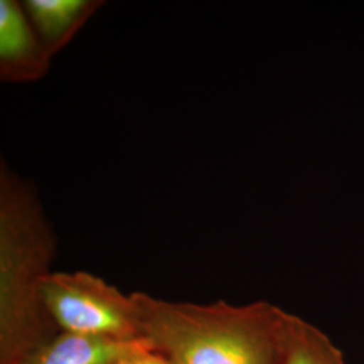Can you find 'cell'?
Returning <instances> with one entry per match:
<instances>
[{
	"mask_svg": "<svg viewBox=\"0 0 364 364\" xmlns=\"http://www.w3.org/2000/svg\"><path fill=\"white\" fill-rule=\"evenodd\" d=\"M144 343H122L60 331L16 364H109Z\"/></svg>",
	"mask_w": 364,
	"mask_h": 364,
	"instance_id": "obj_6",
	"label": "cell"
},
{
	"mask_svg": "<svg viewBox=\"0 0 364 364\" xmlns=\"http://www.w3.org/2000/svg\"><path fill=\"white\" fill-rule=\"evenodd\" d=\"M109 364H171V362L161 352L153 350L149 343H144L142 346L119 356Z\"/></svg>",
	"mask_w": 364,
	"mask_h": 364,
	"instance_id": "obj_8",
	"label": "cell"
},
{
	"mask_svg": "<svg viewBox=\"0 0 364 364\" xmlns=\"http://www.w3.org/2000/svg\"><path fill=\"white\" fill-rule=\"evenodd\" d=\"M52 58L31 25L23 3L0 0L1 82H37L50 72Z\"/></svg>",
	"mask_w": 364,
	"mask_h": 364,
	"instance_id": "obj_4",
	"label": "cell"
},
{
	"mask_svg": "<svg viewBox=\"0 0 364 364\" xmlns=\"http://www.w3.org/2000/svg\"><path fill=\"white\" fill-rule=\"evenodd\" d=\"M58 331L122 343L146 341L131 294L88 272H53L42 287Z\"/></svg>",
	"mask_w": 364,
	"mask_h": 364,
	"instance_id": "obj_3",
	"label": "cell"
},
{
	"mask_svg": "<svg viewBox=\"0 0 364 364\" xmlns=\"http://www.w3.org/2000/svg\"><path fill=\"white\" fill-rule=\"evenodd\" d=\"M144 340L171 364H281L287 312L266 301L177 302L132 293Z\"/></svg>",
	"mask_w": 364,
	"mask_h": 364,
	"instance_id": "obj_2",
	"label": "cell"
},
{
	"mask_svg": "<svg viewBox=\"0 0 364 364\" xmlns=\"http://www.w3.org/2000/svg\"><path fill=\"white\" fill-rule=\"evenodd\" d=\"M281 364H348L338 346L312 323L287 312Z\"/></svg>",
	"mask_w": 364,
	"mask_h": 364,
	"instance_id": "obj_7",
	"label": "cell"
},
{
	"mask_svg": "<svg viewBox=\"0 0 364 364\" xmlns=\"http://www.w3.org/2000/svg\"><path fill=\"white\" fill-rule=\"evenodd\" d=\"M27 16L49 54L54 57L97 13L102 0H25Z\"/></svg>",
	"mask_w": 364,
	"mask_h": 364,
	"instance_id": "obj_5",
	"label": "cell"
},
{
	"mask_svg": "<svg viewBox=\"0 0 364 364\" xmlns=\"http://www.w3.org/2000/svg\"><path fill=\"white\" fill-rule=\"evenodd\" d=\"M57 235L38 189L0 161V364H16L54 336L42 287L57 255Z\"/></svg>",
	"mask_w": 364,
	"mask_h": 364,
	"instance_id": "obj_1",
	"label": "cell"
}]
</instances>
